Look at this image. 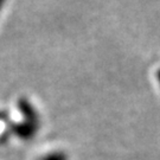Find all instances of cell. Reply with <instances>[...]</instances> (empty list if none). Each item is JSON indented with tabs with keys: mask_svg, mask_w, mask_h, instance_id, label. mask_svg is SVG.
<instances>
[{
	"mask_svg": "<svg viewBox=\"0 0 160 160\" xmlns=\"http://www.w3.org/2000/svg\"><path fill=\"white\" fill-rule=\"evenodd\" d=\"M18 108L22 112V114L25 116V120L32 122V123H38L37 110L33 108V106L26 98H20L18 101Z\"/></svg>",
	"mask_w": 160,
	"mask_h": 160,
	"instance_id": "obj_1",
	"label": "cell"
},
{
	"mask_svg": "<svg viewBox=\"0 0 160 160\" xmlns=\"http://www.w3.org/2000/svg\"><path fill=\"white\" fill-rule=\"evenodd\" d=\"M38 128V123H32L29 121H25L22 123H18L13 127L14 133L17 134L18 137H20L22 139H30L34 135V133L37 132Z\"/></svg>",
	"mask_w": 160,
	"mask_h": 160,
	"instance_id": "obj_2",
	"label": "cell"
},
{
	"mask_svg": "<svg viewBox=\"0 0 160 160\" xmlns=\"http://www.w3.org/2000/svg\"><path fill=\"white\" fill-rule=\"evenodd\" d=\"M38 160H68V155L65 154V152L56 151V152H50L49 154L43 155Z\"/></svg>",
	"mask_w": 160,
	"mask_h": 160,
	"instance_id": "obj_3",
	"label": "cell"
},
{
	"mask_svg": "<svg viewBox=\"0 0 160 160\" xmlns=\"http://www.w3.org/2000/svg\"><path fill=\"white\" fill-rule=\"evenodd\" d=\"M157 78H158V82H159V84H160V69L157 71Z\"/></svg>",
	"mask_w": 160,
	"mask_h": 160,
	"instance_id": "obj_4",
	"label": "cell"
},
{
	"mask_svg": "<svg viewBox=\"0 0 160 160\" xmlns=\"http://www.w3.org/2000/svg\"><path fill=\"white\" fill-rule=\"evenodd\" d=\"M6 0H0V10H1V7L4 6V4H5Z\"/></svg>",
	"mask_w": 160,
	"mask_h": 160,
	"instance_id": "obj_5",
	"label": "cell"
},
{
	"mask_svg": "<svg viewBox=\"0 0 160 160\" xmlns=\"http://www.w3.org/2000/svg\"><path fill=\"white\" fill-rule=\"evenodd\" d=\"M2 118H4V114H2V113H0V119H2Z\"/></svg>",
	"mask_w": 160,
	"mask_h": 160,
	"instance_id": "obj_6",
	"label": "cell"
}]
</instances>
